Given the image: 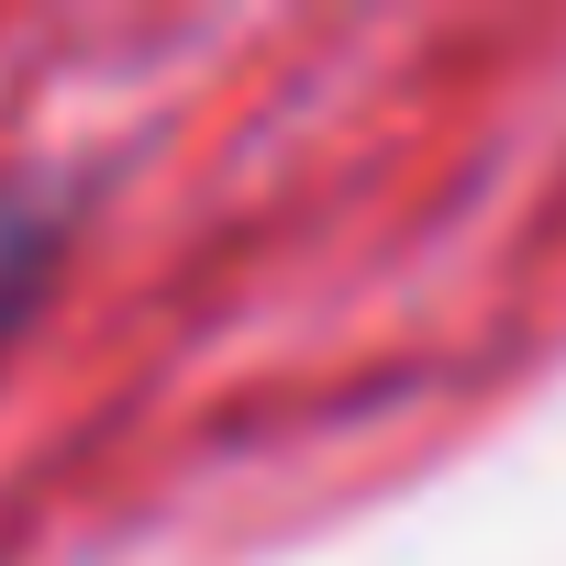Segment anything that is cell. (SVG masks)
Wrapping results in <instances>:
<instances>
[{"mask_svg":"<svg viewBox=\"0 0 566 566\" xmlns=\"http://www.w3.org/2000/svg\"><path fill=\"white\" fill-rule=\"evenodd\" d=\"M56 233L67 211L45 189H0V345L23 334V312L45 301V277H56Z\"/></svg>","mask_w":566,"mask_h":566,"instance_id":"cell-1","label":"cell"}]
</instances>
